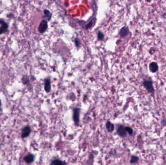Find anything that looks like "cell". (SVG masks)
I'll use <instances>...</instances> for the list:
<instances>
[{"instance_id":"6da1fadb","label":"cell","mask_w":166,"mask_h":165,"mask_svg":"<svg viewBox=\"0 0 166 165\" xmlns=\"http://www.w3.org/2000/svg\"><path fill=\"white\" fill-rule=\"evenodd\" d=\"M48 27V25L47 20H46L45 19H43L42 20L39 25L38 30L40 33L43 34L47 30Z\"/></svg>"},{"instance_id":"7a4b0ae2","label":"cell","mask_w":166,"mask_h":165,"mask_svg":"<svg viewBox=\"0 0 166 165\" xmlns=\"http://www.w3.org/2000/svg\"><path fill=\"white\" fill-rule=\"evenodd\" d=\"M143 86L146 89V90L150 93L154 92V88L153 84L151 81H145L143 82Z\"/></svg>"},{"instance_id":"3957f363","label":"cell","mask_w":166,"mask_h":165,"mask_svg":"<svg viewBox=\"0 0 166 165\" xmlns=\"http://www.w3.org/2000/svg\"><path fill=\"white\" fill-rule=\"evenodd\" d=\"M80 110L79 108H75L73 110V118L75 124L76 125L79 122V115H80Z\"/></svg>"},{"instance_id":"277c9868","label":"cell","mask_w":166,"mask_h":165,"mask_svg":"<svg viewBox=\"0 0 166 165\" xmlns=\"http://www.w3.org/2000/svg\"><path fill=\"white\" fill-rule=\"evenodd\" d=\"M129 28L126 26H124L121 29L119 33V35L121 37L124 38L127 37L129 35Z\"/></svg>"},{"instance_id":"5b68a950","label":"cell","mask_w":166,"mask_h":165,"mask_svg":"<svg viewBox=\"0 0 166 165\" xmlns=\"http://www.w3.org/2000/svg\"><path fill=\"white\" fill-rule=\"evenodd\" d=\"M118 134L121 137H125L126 136L127 132L125 130V127L123 125H120L117 129Z\"/></svg>"},{"instance_id":"8992f818","label":"cell","mask_w":166,"mask_h":165,"mask_svg":"<svg viewBox=\"0 0 166 165\" xmlns=\"http://www.w3.org/2000/svg\"><path fill=\"white\" fill-rule=\"evenodd\" d=\"M44 89L46 92L48 93L51 91V85L49 79H46L44 81Z\"/></svg>"},{"instance_id":"52a82bcc","label":"cell","mask_w":166,"mask_h":165,"mask_svg":"<svg viewBox=\"0 0 166 165\" xmlns=\"http://www.w3.org/2000/svg\"><path fill=\"white\" fill-rule=\"evenodd\" d=\"M149 68L150 71L152 73H155L156 71H157L158 69V66L156 62H152L150 63L149 65Z\"/></svg>"},{"instance_id":"ba28073f","label":"cell","mask_w":166,"mask_h":165,"mask_svg":"<svg viewBox=\"0 0 166 165\" xmlns=\"http://www.w3.org/2000/svg\"><path fill=\"white\" fill-rule=\"evenodd\" d=\"M31 133V129L30 127L26 126L23 128L22 132V137L23 138H26L28 137Z\"/></svg>"},{"instance_id":"9c48e42d","label":"cell","mask_w":166,"mask_h":165,"mask_svg":"<svg viewBox=\"0 0 166 165\" xmlns=\"http://www.w3.org/2000/svg\"><path fill=\"white\" fill-rule=\"evenodd\" d=\"M7 28H8V25L6 23H5L3 21V22L1 24V26L0 27V35L2 34V33L6 31Z\"/></svg>"},{"instance_id":"30bf717a","label":"cell","mask_w":166,"mask_h":165,"mask_svg":"<svg viewBox=\"0 0 166 165\" xmlns=\"http://www.w3.org/2000/svg\"><path fill=\"white\" fill-rule=\"evenodd\" d=\"M34 160V156L31 154H29L26 156L24 158V160L28 163H31L33 162Z\"/></svg>"},{"instance_id":"8fae6325","label":"cell","mask_w":166,"mask_h":165,"mask_svg":"<svg viewBox=\"0 0 166 165\" xmlns=\"http://www.w3.org/2000/svg\"><path fill=\"white\" fill-rule=\"evenodd\" d=\"M106 127L108 132H112L114 130V125L110 122H108L106 124Z\"/></svg>"},{"instance_id":"7c38bea8","label":"cell","mask_w":166,"mask_h":165,"mask_svg":"<svg viewBox=\"0 0 166 165\" xmlns=\"http://www.w3.org/2000/svg\"><path fill=\"white\" fill-rule=\"evenodd\" d=\"M96 18H93L92 19L90 22L86 25V27H85V29H89L90 28H91V27H92L96 23Z\"/></svg>"},{"instance_id":"4fadbf2b","label":"cell","mask_w":166,"mask_h":165,"mask_svg":"<svg viewBox=\"0 0 166 165\" xmlns=\"http://www.w3.org/2000/svg\"><path fill=\"white\" fill-rule=\"evenodd\" d=\"M44 13L45 14V17L47 18L48 20H50L51 19L52 16V14L51 13V12L49 10L45 9L44 11Z\"/></svg>"},{"instance_id":"5bb4252c","label":"cell","mask_w":166,"mask_h":165,"mask_svg":"<svg viewBox=\"0 0 166 165\" xmlns=\"http://www.w3.org/2000/svg\"><path fill=\"white\" fill-rule=\"evenodd\" d=\"M65 163L59 159H55L53 160L52 163V165H65Z\"/></svg>"},{"instance_id":"9a60e30c","label":"cell","mask_w":166,"mask_h":165,"mask_svg":"<svg viewBox=\"0 0 166 165\" xmlns=\"http://www.w3.org/2000/svg\"><path fill=\"white\" fill-rule=\"evenodd\" d=\"M139 160V158L136 156H131L130 160V163L131 164H135Z\"/></svg>"},{"instance_id":"2e32d148","label":"cell","mask_w":166,"mask_h":165,"mask_svg":"<svg viewBox=\"0 0 166 165\" xmlns=\"http://www.w3.org/2000/svg\"><path fill=\"white\" fill-rule=\"evenodd\" d=\"M104 38V34L101 31H99L97 34V39L99 41L103 40Z\"/></svg>"},{"instance_id":"e0dca14e","label":"cell","mask_w":166,"mask_h":165,"mask_svg":"<svg viewBox=\"0 0 166 165\" xmlns=\"http://www.w3.org/2000/svg\"><path fill=\"white\" fill-rule=\"evenodd\" d=\"M125 130L130 135H132L133 134V130L130 127H125Z\"/></svg>"},{"instance_id":"ac0fdd59","label":"cell","mask_w":166,"mask_h":165,"mask_svg":"<svg viewBox=\"0 0 166 165\" xmlns=\"http://www.w3.org/2000/svg\"><path fill=\"white\" fill-rule=\"evenodd\" d=\"M74 42H75V44L76 46L77 47H79L80 46V43L79 40L77 38H75L74 40Z\"/></svg>"},{"instance_id":"d6986e66","label":"cell","mask_w":166,"mask_h":165,"mask_svg":"<svg viewBox=\"0 0 166 165\" xmlns=\"http://www.w3.org/2000/svg\"><path fill=\"white\" fill-rule=\"evenodd\" d=\"M1 106V102H0V107Z\"/></svg>"}]
</instances>
